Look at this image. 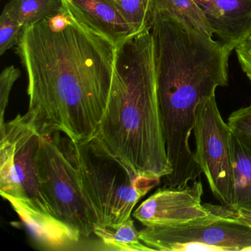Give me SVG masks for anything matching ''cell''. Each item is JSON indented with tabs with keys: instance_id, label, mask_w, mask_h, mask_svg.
Here are the masks:
<instances>
[{
	"instance_id": "6da1fadb",
	"label": "cell",
	"mask_w": 251,
	"mask_h": 251,
	"mask_svg": "<svg viewBox=\"0 0 251 251\" xmlns=\"http://www.w3.org/2000/svg\"><path fill=\"white\" fill-rule=\"evenodd\" d=\"M117 45L65 7L25 29L16 52L27 76L26 115L39 134L95 136L111 90Z\"/></svg>"
},
{
	"instance_id": "7a4b0ae2",
	"label": "cell",
	"mask_w": 251,
	"mask_h": 251,
	"mask_svg": "<svg viewBox=\"0 0 251 251\" xmlns=\"http://www.w3.org/2000/svg\"><path fill=\"white\" fill-rule=\"evenodd\" d=\"M95 136L136 174L160 179L171 174L151 26L117 45L109 97Z\"/></svg>"
},
{
	"instance_id": "3957f363",
	"label": "cell",
	"mask_w": 251,
	"mask_h": 251,
	"mask_svg": "<svg viewBox=\"0 0 251 251\" xmlns=\"http://www.w3.org/2000/svg\"><path fill=\"white\" fill-rule=\"evenodd\" d=\"M41 136L26 114L0 127V194L38 245L70 249L81 237L55 217L45 198L38 169Z\"/></svg>"
},
{
	"instance_id": "277c9868",
	"label": "cell",
	"mask_w": 251,
	"mask_h": 251,
	"mask_svg": "<svg viewBox=\"0 0 251 251\" xmlns=\"http://www.w3.org/2000/svg\"><path fill=\"white\" fill-rule=\"evenodd\" d=\"M85 198L98 226L114 227L130 218L136 204L161 179L136 174L96 136L75 142Z\"/></svg>"
},
{
	"instance_id": "5b68a950",
	"label": "cell",
	"mask_w": 251,
	"mask_h": 251,
	"mask_svg": "<svg viewBox=\"0 0 251 251\" xmlns=\"http://www.w3.org/2000/svg\"><path fill=\"white\" fill-rule=\"evenodd\" d=\"M38 169L55 217L80 237L94 233L98 220L80 184L74 141L61 132L41 136Z\"/></svg>"
},
{
	"instance_id": "8992f818",
	"label": "cell",
	"mask_w": 251,
	"mask_h": 251,
	"mask_svg": "<svg viewBox=\"0 0 251 251\" xmlns=\"http://www.w3.org/2000/svg\"><path fill=\"white\" fill-rule=\"evenodd\" d=\"M193 133L200 170L217 201L232 208L235 201L233 132L222 117L215 95L198 105Z\"/></svg>"
},
{
	"instance_id": "52a82bcc",
	"label": "cell",
	"mask_w": 251,
	"mask_h": 251,
	"mask_svg": "<svg viewBox=\"0 0 251 251\" xmlns=\"http://www.w3.org/2000/svg\"><path fill=\"white\" fill-rule=\"evenodd\" d=\"M139 236L152 251H251V227L220 217L186 226H145Z\"/></svg>"
},
{
	"instance_id": "ba28073f",
	"label": "cell",
	"mask_w": 251,
	"mask_h": 251,
	"mask_svg": "<svg viewBox=\"0 0 251 251\" xmlns=\"http://www.w3.org/2000/svg\"><path fill=\"white\" fill-rule=\"evenodd\" d=\"M203 186L200 179L181 187L158 189L133 214L145 226H186L217 218L202 203Z\"/></svg>"
},
{
	"instance_id": "9c48e42d",
	"label": "cell",
	"mask_w": 251,
	"mask_h": 251,
	"mask_svg": "<svg viewBox=\"0 0 251 251\" xmlns=\"http://www.w3.org/2000/svg\"><path fill=\"white\" fill-rule=\"evenodd\" d=\"M213 34L230 50L251 35V0H195Z\"/></svg>"
},
{
	"instance_id": "30bf717a",
	"label": "cell",
	"mask_w": 251,
	"mask_h": 251,
	"mask_svg": "<svg viewBox=\"0 0 251 251\" xmlns=\"http://www.w3.org/2000/svg\"><path fill=\"white\" fill-rule=\"evenodd\" d=\"M63 2L74 18L109 38L117 46L134 34L110 0H63Z\"/></svg>"
},
{
	"instance_id": "8fae6325",
	"label": "cell",
	"mask_w": 251,
	"mask_h": 251,
	"mask_svg": "<svg viewBox=\"0 0 251 251\" xmlns=\"http://www.w3.org/2000/svg\"><path fill=\"white\" fill-rule=\"evenodd\" d=\"M156 15L175 17L192 28L213 37L211 27L195 0H150L148 25Z\"/></svg>"
},
{
	"instance_id": "7c38bea8",
	"label": "cell",
	"mask_w": 251,
	"mask_h": 251,
	"mask_svg": "<svg viewBox=\"0 0 251 251\" xmlns=\"http://www.w3.org/2000/svg\"><path fill=\"white\" fill-rule=\"evenodd\" d=\"M233 143L235 201L232 208L251 209V139L233 133Z\"/></svg>"
},
{
	"instance_id": "4fadbf2b",
	"label": "cell",
	"mask_w": 251,
	"mask_h": 251,
	"mask_svg": "<svg viewBox=\"0 0 251 251\" xmlns=\"http://www.w3.org/2000/svg\"><path fill=\"white\" fill-rule=\"evenodd\" d=\"M94 233L102 241L105 246L112 251H152L141 241L139 231L131 218L117 227L96 226Z\"/></svg>"
},
{
	"instance_id": "5bb4252c",
	"label": "cell",
	"mask_w": 251,
	"mask_h": 251,
	"mask_svg": "<svg viewBox=\"0 0 251 251\" xmlns=\"http://www.w3.org/2000/svg\"><path fill=\"white\" fill-rule=\"evenodd\" d=\"M63 8V0H9L5 5L25 29L58 14Z\"/></svg>"
},
{
	"instance_id": "9a60e30c",
	"label": "cell",
	"mask_w": 251,
	"mask_h": 251,
	"mask_svg": "<svg viewBox=\"0 0 251 251\" xmlns=\"http://www.w3.org/2000/svg\"><path fill=\"white\" fill-rule=\"evenodd\" d=\"M133 33L143 30L148 25L150 0H110Z\"/></svg>"
},
{
	"instance_id": "2e32d148",
	"label": "cell",
	"mask_w": 251,
	"mask_h": 251,
	"mask_svg": "<svg viewBox=\"0 0 251 251\" xmlns=\"http://www.w3.org/2000/svg\"><path fill=\"white\" fill-rule=\"evenodd\" d=\"M24 30L18 19L4 8L0 17V55L17 47Z\"/></svg>"
},
{
	"instance_id": "e0dca14e",
	"label": "cell",
	"mask_w": 251,
	"mask_h": 251,
	"mask_svg": "<svg viewBox=\"0 0 251 251\" xmlns=\"http://www.w3.org/2000/svg\"><path fill=\"white\" fill-rule=\"evenodd\" d=\"M21 76L15 66L5 67L0 75V127L5 123V115L13 86Z\"/></svg>"
},
{
	"instance_id": "ac0fdd59",
	"label": "cell",
	"mask_w": 251,
	"mask_h": 251,
	"mask_svg": "<svg viewBox=\"0 0 251 251\" xmlns=\"http://www.w3.org/2000/svg\"><path fill=\"white\" fill-rule=\"evenodd\" d=\"M204 204L212 214L220 218L236 222L240 224L251 227V209H245V208L234 209L224 205Z\"/></svg>"
},
{
	"instance_id": "d6986e66",
	"label": "cell",
	"mask_w": 251,
	"mask_h": 251,
	"mask_svg": "<svg viewBox=\"0 0 251 251\" xmlns=\"http://www.w3.org/2000/svg\"><path fill=\"white\" fill-rule=\"evenodd\" d=\"M227 124L235 134L251 139V105L231 113Z\"/></svg>"
},
{
	"instance_id": "ffe728a7",
	"label": "cell",
	"mask_w": 251,
	"mask_h": 251,
	"mask_svg": "<svg viewBox=\"0 0 251 251\" xmlns=\"http://www.w3.org/2000/svg\"><path fill=\"white\" fill-rule=\"evenodd\" d=\"M242 71L251 82V35L235 48Z\"/></svg>"
},
{
	"instance_id": "44dd1931",
	"label": "cell",
	"mask_w": 251,
	"mask_h": 251,
	"mask_svg": "<svg viewBox=\"0 0 251 251\" xmlns=\"http://www.w3.org/2000/svg\"></svg>"
}]
</instances>
